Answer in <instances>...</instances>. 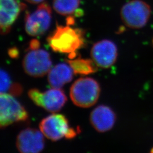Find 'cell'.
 <instances>
[{"mask_svg": "<svg viewBox=\"0 0 153 153\" xmlns=\"http://www.w3.org/2000/svg\"><path fill=\"white\" fill-rule=\"evenodd\" d=\"M100 86L95 79L90 77L81 78L73 83L70 90L73 103L81 108L92 107L98 100Z\"/></svg>", "mask_w": 153, "mask_h": 153, "instance_id": "cell-2", "label": "cell"}, {"mask_svg": "<svg viewBox=\"0 0 153 153\" xmlns=\"http://www.w3.org/2000/svg\"><path fill=\"white\" fill-rule=\"evenodd\" d=\"M47 41L55 52L70 55L83 47L85 40L84 31L81 28L57 24Z\"/></svg>", "mask_w": 153, "mask_h": 153, "instance_id": "cell-1", "label": "cell"}, {"mask_svg": "<svg viewBox=\"0 0 153 153\" xmlns=\"http://www.w3.org/2000/svg\"><path fill=\"white\" fill-rule=\"evenodd\" d=\"M117 55L116 45L107 39L95 43L91 49V59L101 68L107 69L113 65L117 60Z\"/></svg>", "mask_w": 153, "mask_h": 153, "instance_id": "cell-9", "label": "cell"}, {"mask_svg": "<svg viewBox=\"0 0 153 153\" xmlns=\"http://www.w3.org/2000/svg\"><path fill=\"white\" fill-rule=\"evenodd\" d=\"M28 119L27 111L15 96L0 94V128L25 121Z\"/></svg>", "mask_w": 153, "mask_h": 153, "instance_id": "cell-5", "label": "cell"}, {"mask_svg": "<svg viewBox=\"0 0 153 153\" xmlns=\"http://www.w3.org/2000/svg\"><path fill=\"white\" fill-rule=\"evenodd\" d=\"M26 5L19 0H0V33L6 34Z\"/></svg>", "mask_w": 153, "mask_h": 153, "instance_id": "cell-11", "label": "cell"}, {"mask_svg": "<svg viewBox=\"0 0 153 153\" xmlns=\"http://www.w3.org/2000/svg\"><path fill=\"white\" fill-rule=\"evenodd\" d=\"M28 49L22 62L25 71L28 76L36 78L48 73L52 65L49 53L40 48Z\"/></svg>", "mask_w": 153, "mask_h": 153, "instance_id": "cell-6", "label": "cell"}, {"mask_svg": "<svg viewBox=\"0 0 153 153\" xmlns=\"http://www.w3.org/2000/svg\"><path fill=\"white\" fill-rule=\"evenodd\" d=\"M44 136L42 131L36 129H23L16 137V148L21 153H40L45 147Z\"/></svg>", "mask_w": 153, "mask_h": 153, "instance_id": "cell-10", "label": "cell"}, {"mask_svg": "<svg viewBox=\"0 0 153 153\" xmlns=\"http://www.w3.org/2000/svg\"><path fill=\"white\" fill-rule=\"evenodd\" d=\"M116 116L108 106L100 105L93 109L90 116V123L97 131L104 133L109 131L115 126Z\"/></svg>", "mask_w": 153, "mask_h": 153, "instance_id": "cell-12", "label": "cell"}, {"mask_svg": "<svg viewBox=\"0 0 153 153\" xmlns=\"http://www.w3.org/2000/svg\"><path fill=\"white\" fill-rule=\"evenodd\" d=\"M81 0H53V8L61 16L74 14L80 5Z\"/></svg>", "mask_w": 153, "mask_h": 153, "instance_id": "cell-16", "label": "cell"}, {"mask_svg": "<svg viewBox=\"0 0 153 153\" xmlns=\"http://www.w3.org/2000/svg\"><path fill=\"white\" fill-rule=\"evenodd\" d=\"M39 128L44 136L52 141L64 137L72 139L77 134L76 131L69 127L68 119L62 114H54L45 117L41 121Z\"/></svg>", "mask_w": 153, "mask_h": 153, "instance_id": "cell-4", "label": "cell"}, {"mask_svg": "<svg viewBox=\"0 0 153 153\" xmlns=\"http://www.w3.org/2000/svg\"><path fill=\"white\" fill-rule=\"evenodd\" d=\"M31 4H39L42 3L44 0H25Z\"/></svg>", "mask_w": 153, "mask_h": 153, "instance_id": "cell-17", "label": "cell"}, {"mask_svg": "<svg viewBox=\"0 0 153 153\" xmlns=\"http://www.w3.org/2000/svg\"><path fill=\"white\" fill-rule=\"evenodd\" d=\"M23 93V88L14 82L7 71L0 68V94H9L15 97Z\"/></svg>", "mask_w": 153, "mask_h": 153, "instance_id": "cell-15", "label": "cell"}, {"mask_svg": "<svg viewBox=\"0 0 153 153\" xmlns=\"http://www.w3.org/2000/svg\"><path fill=\"white\" fill-rule=\"evenodd\" d=\"M152 43H153V40H152Z\"/></svg>", "mask_w": 153, "mask_h": 153, "instance_id": "cell-18", "label": "cell"}, {"mask_svg": "<svg viewBox=\"0 0 153 153\" xmlns=\"http://www.w3.org/2000/svg\"><path fill=\"white\" fill-rule=\"evenodd\" d=\"M75 74L88 75L98 71V66L92 59L74 58L66 60Z\"/></svg>", "mask_w": 153, "mask_h": 153, "instance_id": "cell-14", "label": "cell"}, {"mask_svg": "<svg viewBox=\"0 0 153 153\" xmlns=\"http://www.w3.org/2000/svg\"><path fill=\"white\" fill-rule=\"evenodd\" d=\"M28 95L36 105L52 113L60 111L67 101L65 93L60 88H52L44 92L33 88L28 91Z\"/></svg>", "mask_w": 153, "mask_h": 153, "instance_id": "cell-8", "label": "cell"}, {"mask_svg": "<svg viewBox=\"0 0 153 153\" xmlns=\"http://www.w3.org/2000/svg\"><path fill=\"white\" fill-rule=\"evenodd\" d=\"M74 71L68 64H59L48 72V81L52 88H61L72 81Z\"/></svg>", "mask_w": 153, "mask_h": 153, "instance_id": "cell-13", "label": "cell"}, {"mask_svg": "<svg viewBox=\"0 0 153 153\" xmlns=\"http://www.w3.org/2000/svg\"><path fill=\"white\" fill-rule=\"evenodd\" d=\"M152 9L143 0H131L122 6L121 19L128 27L140 29L144 27L149 21Z\"/></svg>", "mask_w": 153, "mask_h": 153, "instance_id": "cell-3", "label": "cell"}, {"mask_svg": "<svg viewBox=\"0 0 153 153\" xmlns=\"http://www.w3.org/2000/svg\"><path fill=\"white\" fill-rule=\"evenodd\" d=\"M52 21V9L45 2L40 4L33 13H27L25 18V30L32 36L44 35L49 29Z\"/></svg>", "mask_w": 153, "mask_h": 153, "instance_id": "cell-7", "label": "cell"}]
</instances>
